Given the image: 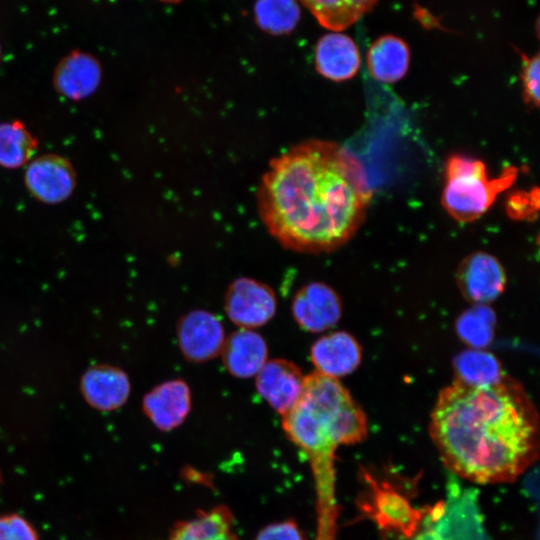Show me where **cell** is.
Here are the masks:
<instances>
[{
  "mask_svg": "<svg viewBox=\"0 0 540 540\" xmlns=\"http://www.w3.org/2000/svg\"><path fill=\"white\" fill-rule=\"evenodd\" d=\"M166 540H240L232 511L226 505L198 510L173 524Z\"/></svg>",
  "mask_w": 540,
  "mask_h": 540,
  "instance_id": "2e32d148",
  "label": "cell"
},
{
  "mask_svg": "<svg viewBox=\"0 0 540 540\" xmlns=\"http://www.w3.org/2000/svg\"><path fill=\"white\" fill-rule=\"evenodd\" d=\"M255 540H305V536L294 519H285L263 527Z\"/></svg>",
  "mask_w": 540,
  "mask_h": 540,
  "instance_id": "d4e9b609",
  "label": "cell"
},
{
  "mask_svg": "<svg viewBox=\"0 0 540 540\" xmlns=\"http://www.w3.org/2000/svg\"><path fill=\"white\" fill-rule=\"evenodd\" d=\"M0 540H39L33 525L18 514L0 516Z\"/></svg>",
  "mask_w": 540,
  "mask_h": 540,
  "instance_id": "cb8c5ba5",
  "label": "cell"
},
{
  "mask_svg": "<svg viewBox=\"0 0 540 540\" xmlns=\"http://www.w3.org/2000/svg\"><path fill=\"white\" fill-rule=\"evenodd\" d=\"M255 376L257 392L281 416L299 399L305 377L295 363L281 358L267 360Z\"/></svg>",
  "mask_w": 540,
  "mask_h": 540,
  "instance_id": "ba28073f",
  "label": "cell"
},
{
  "mask_svg": "<svg viewBox=\"0 0 540 540\" xmlns=\"http://www.w3.org/2000/svg\"><path fill=\"white\" fill-rule=\"evenodd\" d=\"M224 309L230 321L239 328H258L274 317L277 298L267 284L249 277H239L225 293Z\"/></svg>",
  "mask_w": 540,
  "mask_h": 540,
  "instance_id": "5b68a950",
  "label": "cell"
},
{
  "mask_svg": "<svg viewBox=\"0 0 540 540\" xmlns=\"http://www.w3.org/2000/svg\"><path fill=\"white\" fill-rule=\"evenodd\" d=\"M176 335L182 355L194 363L206 362L218 356L225 341L220 319L202 309L183 315L177 323Z\"/></svg>",
  "mask_w": 540,
  "mask_h": 540,
  "instance_id": "8992f818",
  "label": "cell"
},
{
  "mask_svg": "<svg viewBox=\"0 0 540 540\" xmlns=\"http://www.w3.org/2000/svg\"><path fill=\"white\" fill-rule=\"evenodd\" d=\"M83 388L89 401L104 410L121 406L130 392L126 374L112 367H101L89 372L85 376Z\"/></svg>",
  "mask_w": 540,
  "mask_h": 540,
  "instance_id": "ac0fdd59",
  "label": "cell"
},
{
  "mask_svg": "<svg viewBox=\"0 0 540 540\" xmlns=\"http://www.w3.org/2000/svg\"><path fill=\"white\" fill-rule=\"evenodd\" d=\"M0 60H1V46H0Z\"/></svg>",
  "mask_w": 540,
  "mask_h": 540,
  "instance_id": "83f0119b",
  "label": "cell"
},
{
  "mask_svg": "<svg viewBox=\"0 0 540 540\" xmlns=\"http://www.w3.org/2000/svg\"><path fill=\"white\" fill-rule=\"evenodd\" d=\"M256 199L262 223L281 246L316 254L354 236L372 189L353 154L336 142L310 139L270 161Z\"/></svg>",
  "mask_w": 540,
  "mask_h": 540,
  "instance_id": "6da1fadb",
  "label": "cell"
},
{
  "mask_svg": "<svg viewBox=\"0 0 540 540\" xmlns=\"http://www.w3.org/2000/svg\"><path fill=\"white\" fill-rule=\"evenodd\" d=\"M25 185L29 193L40 202L56 204L66 200L76 186L72 164L54 154L42 155L32 160L25 171Z\"/></svg>",
  "mask_w": 540,
  "mask_h": 540,
  "instance_id": "52a82bcc",
  "label": "cell"
},
{
  "mask_svg": "<svg viewBox=\"0 0 540 540\" xmlns=\"http://www.w3.org/2000/svg\"><path fill=\"white\" fill-rule=\"evenodd\" d=\"M457 278L466 298L479 303L494 300L506 283L503 266L496 257L486 252H475L463 259Z\"/></svg>",
  "mask_w": 540,
  "mask_h": 540,
  "instance_id": "30bf717a",
  "label": "cell"
},
{
  "mask_svg": "<svg viewBox=\"0 0 540 540\" xmlns=\"http://www.w3.org/2000/svg\"><path fill=\"white\" fill-rule=\"evenodd\" d=\"M297 0H256L254 18L258 27L271 35L292 32L300 21Z\"/></svg>",
  "mask_w": 540,
  "mask_h": 540,
  "instance_id": "44dd1931",
  "label": "cell"
},
{
  "mask_svg": "<svg viewBox=\"0 0 540 540\" xmlns=\"http://www.w3.org/2000/svg\"><path fill=\"white\" fill-rule=\"evenodd\" d=\"M429 434L444 465L479 484L512 482L539 454L538 411L507 375L485 383L455 377L437 396Z\"/></svg>",
  "mask_w": 540,
  "mask_h": 540,
  "instance_id": "7a4b0ae2",
  "label": "cell"
},
{
  "mask_svg": "<svg viewBox=\"0 0 540 540\" xmlns=\"http://www.w3.org/2000/svg\"><path fill=\"white\" fill-rule=\"evenodd\" d=\"M292 315L296 323L309 332L329 329L341 316V303L336 292L326 284L310 283L293 297Z\"/></svg>",
  "mask_w": 540,
  "mask_h": 540,
  "instance_id": "9c48e42d",
  "label": "cell"
},
{
  "mask_svg": "<svg viewBox=\"0 0 540 540\" xmlns=\"http://www.w3.org/2000/svg\"><path fill=\"white\" fill-rule=\"evenodd\" d=\"M161 2H165V3H179L181 2L182 0H159Z\"/></svg>",
  "mask_w": 540,
  "mask_h": 540,
  "instance_id": "4316f807",
  "label": "cell"
},
{
  "mask_svg": "<svg viewBox=\"0 0 540 540\" xmlns=\"http://www.w3.org/2000/svg\"><path fill=\"white\" fill-rule=\"evenodd\" d=\"M101 77L99 60L88 52L74 50L56 65L53 85L62 96L70 100H82L96 91Z\"/></svg>",
  "mask_w": 540,
  "mask_h": 540,
  "instance_id": "7c38bea8",
  "label": "cell"
},
{
  "mask_svg": "<svg viewBox=\"0 0 540 540\" xmlns=\"http://www.w3.org/2000/svg\"><path fill=\"white\" fill-rule=\"evenodd\" d=\"M314 63L321 76L340 82L356 75L361 58L357 45L348 35L332 31L317 41Z\"/></svg>",
  "mask_w": 540,
  "mask_h": 540,
  "instance_id": "4fadbf2b",
  "label": "cell"
},
{
  "mask_svg": "<svg viewBox=\"0 0 540 540\" xmlns=\"http://www.w3.org/2000/svg\"><path fill=\"white\" fill-rule=\"evenodd\" d=\"M318 23L340 32L369 12L378 0H299Z\"/></svg>",
  "mask_w": 540,
  "mask_h": 540,
  "instance_id": "d6986e66",
  "label": "cell"
},
{
  "mask_svg": "<svg viewBox=\"0 0 540 540\" xmlns=\"http://www.w3.org/2000/svg\"><path fill=\"white\" fill-rule=\"evenodd\" d=\"M456 378L470 383H485L493 381L503 374L495 359L486 353H470L459 357Z\"/></svg>",
  "mask_w": 540,
  "mask_h": 540,
  "instance_id": "7402d4cb",
  "label": "cell"
},
{
  "mask_svg": "<svg viewBox=\"0 0 540 540\" xmlns=\"http://www.w3.org/2000/svg\"><path fill=\"white\" fill-rule=\"evenodd\" d=\"M522 59L521 79L524 102L532 108H538L540 102V57L520 53Z\"/></svg>",
  "mask_w": 540,
  "mask_h": 540,
  "instance_id": "603a6c76",
  "label": "cell"
},
{
  "mask_svg": "<svg viewBox=\"0 0 540 540\" xmlns=\"http://www.w3.org/2000/svg\"><path fill=\"white\" fill-rule=\"evenodd\" d=\"M188 384L182 379L162 382L143 399V411L156 428L167 432L179 427L191 410Z\"/></svg>",
  "mask_w": 540,
  "mask_h": 540,
  "instance_id": "8fae6325",
  "label": "cell"
},
{
  "mask_svg": "<svg viewBox=\"0 0 540 540\" xmlns=\"http://www.w3.org/2000/svg\"><path fill=\"white\" fill-rule=\"evenodd\" d=\"M37 150V140L20 121L0 124V166L15 169L26 164Z\"/></svg>",
  "mask_w": 540,
  "mask_h": 540,
  "instance_id": "ffe728a7",
  "label": "cell"
},
{
  "mask_svg": "<svg viewBox=\"0 0 540 540\" xmlns=\"http://www.w3.org/2000/svg\"><path fill=\"white\" fill-rule=\"evenodd\" d=\"M361 355L356 339L343 331L322 336L310 349L315 371L334 378L353 372L360 364Z\"/></svg>",
  "mask_w": 540,
  "mask_h": 540,
  "instance_id": "5bb4252c",
  "label": "cell"
},
{
  "mask_svg": "<svg viewBox=\"0 0 540 540\" xmlns=\"http://www.w3.org/2000/svg\"><path fill=\"white\" fill-rule=\"evenodd\" d=\"M534 200H538V194L533 196L524 193L511 197L508 204L509 214L514 218H526L532 215L538 210V202H534Z\"/></svg>",
  "mask_w": 540,
  "mask_h": 540,
  "instance_id": "484cf974",
  "label": "cell"
},
{
  "mask_svg": "<svg viewBox=\"0 0 540 540\" xmlns=\"http://www.w3.org/2000/svg\"><path fill=\"white\" fill-rule=\"evenodd\" d=\"M281 423L286 437L310 466L315 488V540H337L336 451L367 437L366 414L338 378L313 371L305 375L301 395Z\"/></svg>",
  "mask_w": 540,
  "mask_h": 540,
  "instance_id": "3957f363",
  "label": "cell"
},
{
  "mask_svg": "<svg viewBox=\"0 0 540 540\" xmlns=\"http://www.w3.org/2000/svg\"><path fill=\"white\" fill-rule=\"evenodd\" d=\"M410 49L407 43L395 35L377 38L367 51V66L371 76L383 83H395L407 73Z\"/></svg>",
  "mask_w": 540,
  "mask_h": 540,
  "instance_id": "e0dca14e",
  "label": "cell"
},
{
  "mask_svg": "<svg viewBox=\"0 0 540 540\" xmlns=\"http://www.w3.org/2000/svg\"><path fill=\"white\" fill-rule=\"evenodd\" d=\"M517 176L518 169L507 166L499 176L490 179L481 160L452 155L445 165L442 206L454 220L472 222L490 208L498 194L513 185Z\"/></svg>",
  "mask_w": 540,
  "mask_h": 540,
  "instance_id": "277c9868",
  "label": "cell"
},
{
  "mask_svg": "<svg viewBox=\"0 0 540 540\" xmlns=\"http://www.w3.org/2000/svg\"><path fill=\"white\" fill-rule=\"evenodd\" d=\"M220 354L227 372L244 379L255 376L266 363L268 346L259 333L239 328L225 339Z\"/></svg>",
  "mask_w": 540,
  "mask_h": 540,
  "instance_id": "9a60e30c",
  "label": "cell"
}]
</instances>
